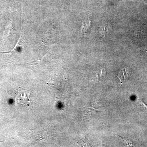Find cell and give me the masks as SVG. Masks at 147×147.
Here are the masks:
<instances>
[{
	"label": "cell",
	"instance_id": "obj_1",
	"mask_svg": "<svg viewBox=\"0 0 147 147\" xmlns=\"http://www.w3.org/2000/svg\"><path fill=\"white\" fill-rule=\"evenodd\" d=\"M57 37L58 34L56 28L52 27L48 28L42 41L45 45L52 44L56 42V40H57Z\"/></svg>",
	"mask_w": 147,
	"mask_h": 147
},
{
	"label": "cell",
	"instance_id": "obj_2",
	"mask_svg": "<svg viewBox=\"0 0 147 147\" xmlns=\"http://www.w3.org/2000/svg\"><path fill=\"white\" fill-rule=\"evenodd\" d=\"M30 96L26 92H20L17 97V100L20 104L29 105L30 102Z\"/></svg>",
	"mask_w": 147,
	"mask_h": 147
},
{
	"label": "cell",
	"instance_id": "obj_3",
	"mask_svg": "<svg viewBox=\"0 0 147 147\" xmlns=\"http://www.w3.org/2000/svg\"><path fill=\"white\" fill-rule=\"evenodd\" d=\"M121 138L122 139L125 143L128 146H132V145H133L131 142H130L129 140H127V139H123V138H122V137H121Z\"/></svg>",
	"mask_w": 147,
	"mask_h": 147
},
{
	"label": "cell",
	"instance_id": "obj_4",
	"mask_svg": "<svg viewBox=\"0 0 147 147\" xmlns=\"http://www.w3.org/2000/svg\"><path fill=\"white\" fill-rule=\"evenodd\" d=\"M142 104H143V105H144V106L145 107V108H146V109L147 110V105H146V104H144V102H142Z\"/></svg>",
	"mask_w": 147,
	"mask_h": 147
}]
</instances>
